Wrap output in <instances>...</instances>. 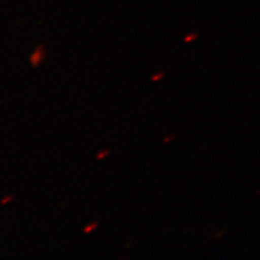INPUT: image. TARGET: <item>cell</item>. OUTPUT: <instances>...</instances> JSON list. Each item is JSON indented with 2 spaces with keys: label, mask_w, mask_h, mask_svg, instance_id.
<instances>
[{
  "label": "cell",
  "mask_w": 260,
  "mask_h": 260,
  "mask_svg": "<svg viewBox=\"0 0 260 260\" xmlns=\"http://www.w3.org/2000/svg\"><path fill=\"white\" fill-rule=\"evenodd\" d=\"M45 58H46V47L44 44H40L35 48V50L31 52L29 56V63L32 68L37 69L43 64Z\"/></svg>",
  "instance_id": "1"
},
{
  "label": "cell",
  "mask_w": 260,
  "mask_h": 260,
  "mask_svg": "<svg viewBox=\"0 0 260 260\" xmlns=\"http://www.w3.org/2000/svg\"><path fill=\"white\" fill-rule=\"evenodd\" d=\"M112 153V150L111 149H104V150H101L100 152H98L95 154V159L96 160H103L107 158L108 156H110V154Z\"/></svg>",
  "instance_id": "2"
},
{
  "label": "cell",
  "mask_w": 260,
  "mask_h": 260,
  "mask_svg": "<svg viewBox=\"0 0 260 260\" xmlns=\"http://www.w3.org/2000/svg\"><path fill=\"white\" fill-rule=\"evenodd\" d=\"M98 225H99V223L95 222V221L86 224L85 228H84V233H85V234H90V233H92L95 229H98Z\"/></svg>",
  "instance_id": "3"
},
{
  "label": "cell",
  "mask_w": 260,
  "mask_h": 260,
  "mask_svg": "<svg viewBox=\"0 0 260 260\" xmlns=\"http://www.w3.org/2000/svg\"><path fill=\"white\" fill-rule=\"evenodd\" d=\"M13 200H14V195H12V194L6 195V197H4L2 200H0V204L7 205V204H9V203H11Z\"/></svg>",
  "instance_id": "4"
}]
</instances>
